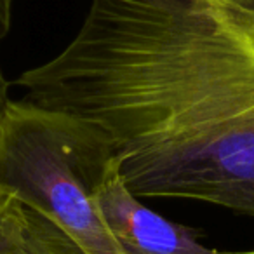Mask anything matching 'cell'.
Returning <instances> with one entry per match:
<instances>
[{"instance_id": "6da1fadb", "label": "cell", "mask_w": 254, "mask_h": 254, "mask_svg": "<svg viewBox=\"0 0 254 254\" xmlns=\"http://www.w3.org/2000/svg\"><path fill=\"white\" fill-rule=\"evenodd\" d=\"M23 99L108 138L136 197L254 218V16L219 0H91Z\"/></svg>"}, {"instance_id": "7a4b0ae2", "label": "cell", "mask_w": 254, "mask_h": 254, "mask_svg": "<svg viewBox=\"0 0 254 254\" xmlns=\"http://www.w3.org/2000/svg\"><path fill=\"white\" fill-rule=\"evenodd\" d=\"M117 152L78 117L26 99L0 103V191L51 218L84 254H126L96 190Z\"/></svg>"}, {"instance_id": "3957f363", "label": "cell", "mask_w": 254, "mask_h": 254, "mask_svg": "<svg viewBox=\"0 0 254 254\" xmlns=\"http://www.w3.org/2000/svg\"><path fill=\"white\" fill-rule=\"evenodd\" d=\"M99 211L126 254H218L198 242L195 230L162 218L141 204L120 173L117 157L96 190Z\"/></svg>"}, {"instance_id": "277c9868", "label": "cell", "mask_w": 254, "mask_h": 254, "mask_svg": "<svg viewBox=\"0 0 254 254\" xmlns=\"http://www.w3.org/2000/svg\"><path fill=\"white\" fill-rule=\"evenodd\" d=\"M0 254H84L61 226L11 193L0 191Z\"/></svg>"}, {"instance_id": "5b68a950", "label": "cell", "mask_w": 254, "mask_h": 254, "mask_svg": "<svg viewBox=\"0 0 254 254\" xmlns=\"http://www.w3.org/2000/svg\"><path fill=\"white\" fill-rule=\"evenodd\" d=\"M12 4L14 0H0V44L7 37L9 28H11V19H12ZM9 82L4 77V71L0 66V103L4 101L7 96Z\"/></svg>"}, {"instance_id": "8992f818", "label": "cell", "mask_w": 254, "mask_h": 254, "mask_svg": "<svg viewBox=\"0 0 254 254\" xmlns=\"http://www.w3.org/2000/svg\"><path fill=\"white\" fill-rule=\"evenodd\" d=\"M219 2L230 5V7L239 9V11L246 12L249 16H254V0H219Z\"/></svg>"}, {"instance_id": "52a82bcc", "label": "cell", "mask_w": 254, "mask_h": 254, "mask_svg": "<svg viewBox=\"0 0 254 254\" xmlns=\"http://www.w3.org/2000/svg\"><path fill=\"white\" fill-rule=\"evenodd\" d=\"M218 254H254V249H249V251H226V253H218Z\"/></svg>"}]
</instances>
